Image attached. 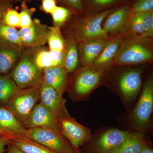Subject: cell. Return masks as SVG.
<instances>
[{
    "mask_svg": "<svg viewBox=\"0 0 153 153\" xmlns=\"http://www.w3.org/2000/svg\"><path fill=\"white\" fill-rule=\"evenodd\" d=\"M77 152L78 153H82V152L79 149H77Z\"/></svg>",
    "mask_w": 153,
    "mask_h": 153,
    "instance_id": "obj_42",
    "label": "cell"
},
{
    "mask_svg": "<svg viewBox=\"0 0 153 153\" xmlns=\"http://www.w3.org/2000/svg\"><path fill=\"white\" fill-rule=\"evenodd\" d=\"M36 128L49 129L60 132L59 119L41 102L36 105L31 113L27 129Z\"/></svg>",
    "mask_w": 153,
    "mask_h": 153,
    "instance_id": "obj_15",
    "label": "cell"
},
{
    "mask_svg": "<svg viewBox=\"0 0 153 153\" xmlns=\"http://www.w3.org/2000/svg\"><path fill=\"white\" fill-rule=\"evenodd\" d=\"M8 137L10 138V137L5 133V132L3 131L0 128V137Z\"/></svg>",
    "mask_w": 153,
    "mask_h": 153,
    "instance_id": "obj_40",
    "label": "cell"
},
{
    "mask_svg": "<svg viewBox=\"0 0 153 153\" xmlns=\"http://www.w3.org/2000/svg\"><path fill=\"white\" fill-rule=\"evenodd\" d=\"M113 9L97 13L73 15L63 26V33L71 36L78 43L91 38H111L102 30V24Z\"/></svg>",
    "mask_w": 153,
    "mask_h": 153,
    "instance_id": "obj_2",
    "label": "cell"
},
{
    "mask_svg": "<svg viewBox=\"0 0 153 153\" xmlns=\"http://www.w3.org/2000/svg\"><path fill=\"white\" fill-rule=\"evenodd\" d=\"M0 38L22 47L19 30L16 28L6 25L1 19H0Z\"/></svg>",
    "mask_w": 153,
    "mask_h": 153,
    "instance_id": "obj_29",
    "label": "cell"
},
{
    "mask_svg": "<svg viewBox=\"0 0 153 153\" xmlns=\"http://www.w3.org/2000/svg\"><path fill=\"white\" fill-rule=\"evenodd\" d=\"M20 89L8 74L0 75V105L6 106Z\"/></svg>",
    "mask_w": 153,
    "mask_h": 153,
    "instance_id": "obj_24",
    "label": "cell"
},
{
    "mask_svg": "<svg viewBox=\"0 0 153 153\" xmlns=\"http://www.w3.org/2000/svg\"><path fill=\"white\" fill-rule=\"evenodd\" d=\"M132 13L130 4L115 8L107 15L102 24V28L108 36L128 34V27Z\"/></svg>",
    "mask_w": 153,
    "mask_h": 153,
    "instance_id": "obj_8",
    "label": "cell"
},
{
    "mask_svg": "<svg viewBox=\"0 0 153 153\" xmlns=\"http://www.w3.org/2000/svg\"><path fill=\"white\" fill-rule=\"evenodd\" d=\"M153 108V78L151 76L144 85L138 102L133 112L134 120L138 127L147 126Z\"/></svg>",
    "mask_w": 153,
    "mask_h": 153,
    "instance_id": "obj_10",
    "label": "cell"
},
{
    "mask_svg": "<svg viewBox=\"0 0 153 153\" xmlns=\"http://www.w3.org/2000/svg\"><path fill=\"white\" fill-rule=\"evenodd\" d=\"M146 143L142 134L131 133L115 153H140Z\"/></svg>",
    "mask_w": 153,
    "mask_h": 153,
    "instance_id": "obj_23",
    "label": "cell"
},
{
    "mask_svg": "<svg viewBox=\"0 0 153 153\" xmlns=\"http://www.w3.org/2000/svg\"><path fill=\"white\" fill-rule=\"evenodd\" d=\"M140 153H153V149L147 143Z\"/></svg>",
    "mask_w": 153,
    "mask_h": 153,
    "instance_id": "obj_38",
    "label": "cell"
},
{
    "mask_svg": "<svg viewBox=\"0 0 153 153\" xmlns=\"http://www.w3.org/2000/svg\"><path fill=\"white\" fill-rule=\"evenodd\" d=\"M40 101L56 117L69 115L66 106V100L58 95L52 87L43 81L40 88Z\"/></svg>",
    "mask_w": 153,
    "mask_h": 153,
    "instance_id": "obj_14",
    "label": "cell"
},
{
    "mask_svg": "<svg viewBox=\"0 0 153 153\" xmlns=\"http://www.w3.org/2000/svg\"><path fill=\"white\" fill-rule=\"evenodd\" d=\"M143 72L141 68H129L121 73L117 85L124 98L127 101L133 100L141 90Z\"/></svg>",
    "mask_w": 153,
    "mask_h": 153,
    "instance_id": "obj_12",
    "label": "cell"
},
{
    "mask_svg": "<svg viewBox=\"0 0 153 153\" xmlns=\"http://www.w3.org/2000/svg\"><path fill=\"white\" fill-rule=\"evenodd\" d=\"M65 39L64 59L63 66L68 74L75 71L79 68L80 61L78 43L71 36L64 34Z\"/></svg>",
    "mask_w": 153,
    "mask_h": 153,
    "instance_id": "obj_20",
    "label": "cell"
},
{
    "mask_svg": "<svg viewBox=\"0 0 153 153\" xmlns=\"http://www.w3.org/2000/svg\"><path fill=\"white\" fill-rule=\"evenodd\" d=\"M37 48L24 49L8 74L20 89L40 88L44 81V70L37 66L34 59Z\"/></svg>",
    "mask_w": 153,
    "mask_h": 153,
    "instance_id": "obj_3",
    "label": "cell"
},
{
    "mask_svg": "<svg viewBox=\"0 0 153 153\" xmlns=\"http://www.w3.org/2000/svg\"><path fill=\"white\" fill-rule=\"evenodd\" d=\"M1 20L6 25L13 27H20L19 13L13 6L6 10Z\"/></svg>",
    "mask_w": 153,
    "mask_h": 153,
    "instance_id": "obj_32",
    "label": "cell"
},
{
    "mask_svg": "<svg viewBox=\"0 0 153 153\" xmlns=\"http://www.w3.org/2000/svg\"><path fill=\"white\" fill-rule=\"evenodd\" d=\"M39 100L40 88L20 89L6 106L21 124L27 129L31 113Z\"/></svg>",
    "mask_w": 153,
    "mask_h": 153,
    "instance_id": "obj_4",
    "label": "cell"
},
{
    "mask_svg": "<svg viewBox=\"0 0 153 153\" xmlns=\"http://www.w3.org/2000/svg\"><path fill=\"white\" fill-rule=\"evenodd\" d=\"M85 14L100 13L130 4V0H82Z\"/></svg>",
    "mask_w": 153,
    "mask_h": 153,
    "instance_id": "obj_22",
    "label": "cell"
},
{
    "mask_svg": "<svg viewBox=\"0 0 153 153\" xmlns=\"http://www.w3.org/2000/svg\"><path fill=\"white\" fill-rule=\"evenodd\" d=\"M24 49L0 38V75L9 74L16 64Z\"/></svg>",
    "mask_w": 153,
    "mask_h": 153,
    "instance_id": "obj_16",
    "label": "cell"
},
{
    "mask_svg": "<svg viewBox=\"0 0 153 153\" xmlns=\"http://www.w3.org/2000/svg\"><path fill=\"white\" fill-rule=\"evenodd\" d=\"M153 25V11L132 14L128 27L129 34L137 38H146Z\"/></svg>",
    "mask_w": 153,
    "mask_h": 153,
    "instance_id": "obj_19",
    "label": "cell"
},
{
    "mask_svg": "<svg viewBox=\"0 0 153 153\" xmlns=\"http://www.w3.org/2000/svg\"><path fill=\"white\" fill-rule=\"evenodd\" d=\"M10 143L25 153H56L44 145L28 138H13Z\"/></svg>",
    "mask_w": 153,
    "mask_h": 153,
    "instance_id": "obj_25",
    "label": "cell"
},
{
    "mask_svg": "<svg viewBox=\"0 0 153 153\" xmlns=\"http://www.w3.org/2000/svg\"><path fill=\"white\" fill-rule=\"evenodd\" d=\"M49 33L47 38L49 49L50 51H63L65 45V39L61 29L49 27Z\"/></svg>",
    "mask_w": 153,
    "mask_h": 153,
    "instance_id": "obj_26",
    "label": "cell"
},
{
    "mask_svg": "<svg viewBox=\"0 0 153 153\" xmlns=\"http://www.w3.org/2000/svg\"><path fill=\"white\" fill-rule=\"evenodd\" d=\"M132 14L153 11V0H130Z\"/></svg>",
    "mask_w": 153,
    "mask_h": 153,
    "instance_id": "obj_31",
    "label": "cell"
},
{
    "mask_svg": "<svg viewBox=\"0 0 153 153\" xmlns=\"http://www.w3.org/2000/svg\"><path fill=\"white\" fill-rule=\"evenodd\" d=\"M43 74L44 82L63 97L68 83V74L64 67L59 66L46 68L43 70Z\"/></svg>",
    "mask_w": 153,
    "mask_h": 153,
    "instance_id": "obj_18",
    "label": "cell"
},
{
    "mask_svg": "<svg viewBox=\"0 0 153 153\" xmlns=\"http://www.w3.org/2000/svg\"><path fill=\"white\" fill-rule=\"evenodd\" d=\"M6 153H9L8 152H7H7H6Z\"/></svg>",
    "mask_w": 153,
    "mask_h": 153,
    "instance_id": "obj_43",
    "label": "cell"
},
{
    "mask_svg": "<svg viewBox=\"0 0 153 153\" xmlns=\"http://www.w3.org/2000/svg\"><path fill=\"white\" fill-rule=\"evenodd\" d=\"M123 36L117 35L112 37L93 66L98 67L113 66V61L117 54Z\"/></svg>",
    "mask_w": 153,
    "mask_h": 153,
    "instance_id": "obj_21",
    "label": "cell"
},
{
    "mask_svg": "<svg viewBox=\"0 0 153 153\" xmlns=\"http://www.w3.org/2000/svg\"><path fill=\"white\" fill-rule=\"evenodd\" d=\"M40 10L47 14H51L57 7V0H41Z\"/></svg>",
    "mask_w": 153,
    "mask_h": 153,
    "instance_id": "obj_34",
    "label": "cell"
},
{
    "mask_svg": "<svg viewBox=\"0 0 153 153\" xmlns=\"http://www.w3.org/2000/svg\"><path fill=\"white\" fill-rule=\"evenodd\" d=\"M129 131L112 128L105 131L85 144L86 153H115L131 134Z\"/></svg>",
    "mask_w": 153,
    "mask_h": 153,
    "instance_id": "obj_7",
    "label": "cell"
},
{
    "mask_svg": "<svg viewBox=\"0 0 153 153\" xmlns=\"http://www.w3.org/2000/svg\"><path fill=\"white\" fill-rule=\"evenodd\" d=\"M50 14L52 17L53 27L60 29L63 27L74 15L72 11L67 8L57 6Z\"/></svg>",
    "mask_w": 153,
    "mask_h": 153,
    "instance_id": "obj_27",
    "label": "cell"
},
{
    "mask_svg": "<svg viewBox=\"0 0 153 153\" xmlns=\"http://www.w3.org/2000/svg\"><path fill=\"white\" fill-rule=\"evenodd\" d=\"M26 137L56 153H78L60 132L44 128L26 129Z\"/></svg>",
    "mask_w": 153,
    "mask_h": 153,
    "instance_id": "obj_6",
    "label": "cell"
},
{
    "mask_svg": "<svg viewBox=\"0 0 153 153\" xmlns=\"http://www.w3.org/2000/svg\"><path fill=\"white\" fill-rule=\"evenodd\" d=\"M0 128L12 139L27 138L26 129L18 121L6 106L0 105Z\"/></svg>",
    "mask_w": 153,
    "mask_h": 153,
    "instance_id": "obj_17",
    "label": "cell"
},
{
    "mask_svg": "<svg viewBox=\"0 0 153 153\" xmlns=\"http://www.w3.org/2000/svg\"><path fill=\"white\" fill-rule=\"evenodd\" d=\"M13 6V3L10 1L0 2V19H2L6 10Z\"/></svg>",
    "mask_w": 153,
    "mask_h": 153,
    "instance_id": "obj_36",
    "label": "cell"
},
{
    "mask_svg": "<svg viewBox=\"0 0 153 153\" xmlns=\"http://www.w3.org/2000/svg\"><path fill=\"white\" fill-rule=\"evenodd\" d=\"M11 139L8 137H0V153H5L7 152L6 147L10 143Z\"/></svg>",
    "mask_w": 153,
    "mask_h": 153,
    "instance_id": "obj_35",
    "label": "cell"
},
{
    "mask_svg": "<svg viewBox=\"0 0 153 153\" xmlns=\"http://www.w3.org/2000/svg\"><path fill=\"white\" fill-rule=\"evenodd\" d=\"M36 1H38V0H11V1L13 4V3L22 2V1H25L27 3H30Z\"/></svg>",
    "mask_w": 153,
    "mask_h": 153,
    "instance_id": "obj_39",
    "label": "cell"
},
{
    "mask_svg": "<svg viewBox=\"0 0 153 153\" xmlns=\"http://www.w3.org/2000/svg\"><path fill=\"white\" fill-rule=\"evenodd\" d=\"M49 27L38 19H33V23L28 27L19 30L22 47L24 49L43 47L47 43Z\"/></svg>",
    "mask_w": 153,
    "mask_h": 153,
    "instance_id": "obj_11",
    "label": "cell"
},
{
    "mask_svg": "<svg viewBox=\"0 0 153 153\" xmlns=\"http://www.w3.org/2000/svg\"><path fill=\"white\" fill-rule=\"evenodd\" d=\"M60 132L76 149L84 146L91 138V131L70 115L59 119Z\"/></svg>",
    "mask_w": 153,
    "mask_h": 153,
    "instance_id": "obj_9",
    "label": "cell"
},
{
    "mask_svg": "<svg viewBox=\"0 0 153 153\" xmlns=\"http://www.w3.org/2000/svg\"><path fill=\"white\" fill-rule=\"evenodd\" d=\"M112 66H81L75 71L71 93L79 98L90 94L100 85L104 75Z\"/></svg>",
    "mask_w": 153,
    "mask_h": 153,
    "instance_id": "obj_5",
    "label": "cell"
},
{
    "mask_svg": "<svg viewBox=\"0 0 153 153\" xmlns=\"http://www.w3.org/2000/svg\"><path fill=\"white\" fill-rule=\"evenodd\" d=\"M111 38H91L78 43L81 67L93 66Z\"/></svg>",
    "mask_w": 153,
    "mask_h": 153,
    "instance_id": "obj_13",
    "label": "cell"
},
{
    "mask_svg": "<svg viewBox=\"0 0 153 153\" xmlns=\"http://www.w3.org/2000/svg\"><path fill=\"white\" fill-rule=\"evenodd\" d=\"M34 59L37 66L43 70L49 67L56 66L52 59L50 50L44 46L37 48Z\"/></svg>",
    "mask_w": 153,
    "mask_h": 153,
    "instance_id": "obj_28",
    "label": "cell"
},
{
    "mask_svg": "<svg viewBox=\"0 0 153 153\" xmlns=\"http://www.w3.org/2000/svg\"><path fill=\"white\" fill-rule=\"evenodd\" d=\"M5 1H11V0H0V2Z\"/></svg>",
    "mask_w": 153,
    "mask_h": 153,
    "instance_id": "obj_41",
    "label": "cell"
},
{
    "mask_svg": "<svg viewBox=\"0 0 153 153\" xmlns=\"http://www.w3.org/2000/svg\"><path fill=\"white\" fill-rule=\"evenodd\" d=\"M153 60V38H137L128 34L123 37L112 64L135 66L152 63Z\"/></svg>",
    "mask_w": 153,
    "mask_h": 153,
    "instance_id": "obj_1",
    "label": "cell"
},
{
    "mask_svg": "<svg viewBox=\"0 0 153 153\" xmlns=\"http://www.w3.org/2000/svg\"><path fill=\"white\" fill-rule=\"evenodd\" d=\"M7 151L10 153H25L20 150L16 146L11 143L7 146Z\"/></svg>",
    "mask_w": 153,
    "mask_h": 153,
    "instance_id": "obj_37",
    "label": "cell"
},
{
    "mask_svg": "<svg viewBox=\"0 0 153 153\" xmlns=\"http://www.w3.org/2000/svg\"><path fill=\"white\" fill-rule=\"evenodd\" d=\"M36 12L35 8L28 7L27 3L25 1L21 2L20 5V27L24 28L28 27L33 24L32 19L33 14Z\"/></svg>",
    "mask_w": 153,
    "mask_h": 153,
    "instance_id": "obj_30",
    "label": "cell"
},
{
    "mask_svg": "<svg viewBox=\"0 0 153 153\" xmlns=\"http://www.w3.org/2000/svg\"><path fill=\"white\" fill-rule=\"evenodd\" d=\"M57 1L62 7L72 11L74 15L85 14L82 0H57Z\"/></svg>",
    "mask_w": 153,
    "mask_h": 153,
    "instance_id": "obj_33",
    "label": "cell"
}]
</instances>
